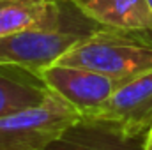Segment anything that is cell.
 I'll use <instances>...</instances> for the list:
<instances>
[{
	"mask_svg": "<svg viewBox=\"0 0 152 150\" xmlns=\"http://www.w3.org/2000/svg\"><path fill=\"white\" fill-rule=\"evenodd\" d=\"M58 64L85 67L117 81L152 71V30L101 28L71 48Z\"/></svg>",
	"mask_w": 152,
	"mask_h": 150,
	"instance_id": "cell-1",
	"label": "cell"
},
{
	"mask_svg": "<svg viewBox=\"0 0 152 150\" xmlns=\"http://www.w3.org/2000/svg\"><path fill=\"white\" fill-rule=\"evenodd\" d=\"M80 117L71 104L50 94L37 106L0 118V150H46Z\"/></svg>",
	"mask_w": 152,
	"mask_h": 150,
	"instance_id": "cell-2",
	"label": "cell"
},
{
	"mask_svg": "<svg viewBox=\"0 0 152 150\" xmlns=\"http://www.w3.org/2000/svg\"><path fill=\"white\" fill-rule=\"evenodd\" d=\"M32 28H69L92 36L104 27L75 0H0V37Z\"/></svg>",
	"mask_w": 152,
	"mask_h": 150,
	"instance_id": "cell-3",
	"label": "cell"
},
{
	"mask_svg": "<svg viewBox=\"0 0 152 150\" xmlns=\"http://www.w3.org/2000/svg\"><path fill=\"white\" fill-rule=\"evenodd\" d=\"M90 37L69 28H32L0 37V66H14L34 74L57 64L71 48Z\"/></svg>",
	"mask_w": 152,
	"mask_h": 150,
	"instance_id": "cell-4",
	"label": "cell"
},
{
	"mask_svg": "<svg viewBox=\"0 0 152 150\" xmlns=\"http://www.w3.org/2000/svg\"><path fill=\"white\" fill-rule=\"evenodd\" d=\"M37 76L51 94L71 104L81 117L96 115L120 85L106 74L58 62L44 67Z\"/></svg>",
	"mask_w": 152,
	"mask_h": 150,
	"instance_id": "cell-5",
	"label": "cell"
},
{
	"mask_svg": "<svg viewBox=\"0 0 152 150\" xmlns=\"http://www.w3.org/2000/svg\"><path fill=\"white\" fill-rule=\"evenodd\" d=\"M134 134L152 129V71L122 81L96 115Z\"/></svg>",
	"mask_w": 152,
	"mask_h": 150,
	"instance_id": "cell-6",
	"label": "cell"
},
{
	"mask_svg": "<svg viewBox=\"0 0 152 150\" xmlns=\"http://www.w3.org/2000/svg\"><path fill=\"white\" fill-rule=\"evenodd\" d=\"M145 136L97 117H80L46 150H143Z\"/></svg>",
	"mask_w": 152,
	"mask_h": 150,
	"instance_id": "cell-7",
	"label": "cell"
},
{
	"mask_svg": "<svg viewBox=\"0 0 152 150\" xmlns=\"http://www.w3.org/2000/svg\"><path fill=\"white\" fill-rule=\"evenodd\" d=\"M76 5L103 27L118 30H152L147 0H75Z\"/></svg>",
	"mask_w": 152,
	"mask_h": 150,
	"instance_id": "cell-8",
	"label": "cell"
},
{
	"mask_svg": "<svg viewBox=\"0 0 152 150\" xmlns=\"http://www.w3.org/2000/svg\"><path fill=\"white\" fill-rule=\"evenodd\" d=\"M50 94L37 74L14 66H0V118L37 106Z\"/></svg>",
	"mask_w": 152,
	"mask_h": 150,
	"instance_id": "cell-9",
	"label": "cell"
},
{
	"mask_svg": "<svg viewBox=\"0 0 152 150\" xmlns=\"http://www.w3.org/2000/svg\"><path fill=\"white\" fill-rule=\"evenodd\" d=\"M143 150H152V129L147 133V136H145V145H143Z\"/></svg>",
	"mask_w": 152,
	"mask_h": 150,
	"instance_id": "cell-10",
	"label": "cell"
},
{
	"mask_svg": "<svg viewBox=\"0 0 152 150\" xmlns=\"http://www.w3.org/2000/svg\"><path fill=\"white\" fill-rule=\"evenodd\" d=\"M147 5H149V9L152 11V0H147Z\"/></svg>",
	"mask_w": 152,
	"mask_h": 150,
	"instance_id": "cell-11",
	"label": "cell"
}]
</instances>
